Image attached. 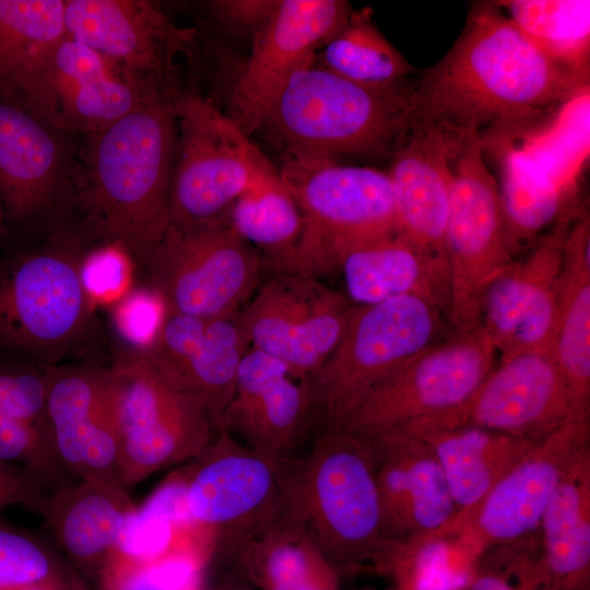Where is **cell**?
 <instances>
[{"mask_svg": "<svg viewBox=\"0 0 590 590\" xmlns=\"http://www.w3.org/2000/svg\"><path fill=\"white\" fill-rule=\"evenodd\" d=\"M588 90L546 58L495 2L469 12L447 54L412 84L422 117L462 134L514 126Z\"/></svg>", "mask_w": 590, "mask_h": 590, "instance_id": "cell-1", "label": "cell"}, {"mask_svg": "<svg viewBox=\"0 0 590 590\" xmlns=\"http://www.w3.org/2000/svg\"><path fill=\"white\" fill-rule=\"evenodd\" d=\"M182 91L155 92L134 110L86 135L72 196L90 232L142 266L169 224V188Z\"/></svg>", "mask_w": 590, "mask_h": 590, "instance_id": "cell-2", "label": "cell"}, {"mask_svg": "<svg viewBox=\"0 0 590 590\" xmlns=\"http://www.w3.org/2000/svg\"><path fill=\"white\" fill-rule=\"evenodd\" d=\"M282 514L298 526L338 575L381 571L387 536L368 439L321 428L312 445L283 463Z\"/></svg>", "mask_w": 590, "mask_h": 590, "instance_id": "cell-3", "label": "cell"}, {"mask_svg": "<svg viewBox=\"0 0 590 590\" xmlns=\"http://www.w3.org/2000/svg\"><path fill=\"white\" fill-rule=\"evenodd\" d=\"M412 84L377 87L312 66L271 105L260 129L285 158L387 160L413 117Z\"/></svg>", "mask_w": 590, "mask_h": 590, "instance_id": "cell-4", "label": "cell"}, {"mask_svg": "<svg viewBox=\"0 0 590 590\" xmlns=\"http://www.w3.org/2000/svg\"><path fill=\"white\" fill-rule=\"evenodd\" d=\"M85 251L66 232L0 260V354L57 365L83 343L92 324L80 279Z\"/></svg>", "mask_w": 590, "mask_h": 590, "instance_id": "cell-5", "label": "cell"}, {"mask_svg": "<svg viewBox=\"0 0 590 590\" xmlns=\"http://www.w3.org/2000/svg\"><path fill=\"white\" fill-rule=\"evenodd\" d=\"M278 170L303 216L292 274L320 279L349 250L398 234L387 172L326 158H284Z\"/></svg>", "mask_w": 590, "mask_h": 590, "instance_id": "cell-6", "label": "cell"}, {"mask_svg": "<svg viewBox=\"0 0 590 590\" xmlns=\"http://www.w3.org/2000/svg\"><path fill=\"white\" fill-rule=\"evenodd\" d=\"M445 317L436 302L418 295L355 306L341 341L312 377L322 428H339L375 386L439 341Z\"/></svg>", "mask_w": 590, "mask_h": 590, "instance_id": "cell-7", "label": "cell"}, {"mask_svg": "<svg viewBox=\"0 0 590 590\" xmlns=\"http://www.w3.org/2000/svg\"><path fill=\"white\" fill-rule=\"evenodd\" d=\"M109 368L120 480L127 489L162 469L194 460L220 432L202 402L169 381L145 352L118 350Z\"/></svg>", "mask_w": 590, "mask_h": 590, "instance_id": "cell-8", "label": "cell"}, {"mask_svg": "<svg viewBox=\"0 0 590 590\" xmlns=\"http://www.w3.org/2000/svg\"><path fill=\"white\" fill-rule=\"evenodd\" d=\"M142 267L167 314L201 318L239 311L264 271L259 252L227 219L169 223Z\"/></svg>", "mask_w": 590, "mask_h": 590, "instance_id": "cell-9", "label": "cell"}, {"mask_svg": "<svg viewBox=\"0 0 590 590\" xmlns=\"http://www.w3.org/2000/svg\"><path fill=\"white\" fill-rule=\"evenodd\" d=\"M169 188V223L226 219L233 203L278 169L211 101L182 92Z\"/></svg>", "mask_w": 590, "mask_h": 590, "instance_id": "cell-10", "label": "cell"}, {"mask_svg": "<svg viewBox=\"0 0 590 590\" xmlns=\"http://www.w3.org/2000/svg\"><path fill=\"white\" fill-rule=\"evenodd\" d=\"M445 249L448 272L447 321L452 332L479 326L482 293L514 258L498 181L485 161L480 134L468 135L452 162Z\"/></svg>", "mask_w": 590, "mask_h": 590, "instance_id": "cell-11", "label": "cell"}, {"mask_svg": "<svg viewBox=\"0 0 590 590\" xmlns=\"http://www.w3.org/2000/svg\"><path fill=\"white\" fill-rule=\"evenodd\" d=\"M481 326L452 332L375 386L339 428L369 438L462 405L496 365Z\"/></svg>", "mask_w": 590, "mask_h": 590, "instance_id": "cell-12", "label": "cell"}, {"mask_svg": "<svg viewBox=\"0 0 590 590\" xmlns=\"http://www.w3.org/2000/svg\"><path fill=\"white\" fill-rule=\"evenodd\" d=\"M189 463L188 511L212 544V562L231 565L238 550L280 511L283 463L250 450L225 430Z\"/></svg>", "mask_w": 590, "mask_h": 590, "instance_id": "cell-13", "label": "cell"}, {"mask_svg": "<svg viewBox=\"0 0 590 590\" xmlns=\"http://www.w3.org/2000/svg\"><path fill=\"white\" fill-rule=\"evenodd\" d=\"M581 420L590 411L576 401L553 352L536 351L499 358L462 405L412 425L475 426L539 441Z\"/></svg>", "mask_w": 590, "mask_h": 590, "instance_id": "cell-14", "label": "cell"}, {"mask_svg": "<svg viewBox=\"0 0 590 590\" xmlns=\"http://www.w3.org/2000/svg\"><path fill=\"white\" fill-rule=\"evenodd\" d=\"M354 305L319 278L274 274L240 309L250 347L310 376L341 341Z\"/></svg>", "mask_w": 590, "mask_h": 590, "instance_id": "cell-15", "label": "cell"}, {"mask_svg": "<svg viewBox=\"0 0 590 590\" xmlns=\"http://www.w3.org/2000/svg\"><path fill=\"white\" fill-rule=\"evenodd\" d=\"M590 447V420L568 423L533 445L463 520L450 522L456 541L475 560L489 548L539 530L566 472Z\"/></svg>", "mask_w": 590, "mask_h": 590, "instance_id": "cell-16", "label": "cell"}, {"mask_svg": "<svg viewBox=\"0 0 590 590\" xmlns=\"http://www.w3.org/2000/svg\"><path fill=\"white\" fill-rule=\"evenodd\" d=\"M177 87L145 84L66 35L43 62L26 110L64 135H90L131 113L155 92Z\"/></svg>", "mask_w": 590, "mask_h": 590, "instance_id": "cell-17", "label": "cell"}, {"mask_svg": "<svg viewBox=\"0 0 590 590\" xmlns=\"http://www.w3.org/2000/svg\"><path fill=\"white\" fill-rule=\"evenodd\" d=\"M353 9L344 0H280L251 43V52L229 97L228 118L247 135L259 130L271 105L320 50Z\"/></svg>", "mask_w": 590, "mask_h": 590, "instance_id": "cell-18", "label": "cell"}, {"mask_svg": "<svg viewBox=\"0 0 590 590\" xmlns=\"http://www.w3.org/2000/svg\"><path fill=\"white\" fill-rule=\"evenodd\" d=\"M64 30L154 86H179L176 61H191L198 44L197 30L176 25L149 0H64Z\"/></svg>", "mask_w": 590, "mask_h": 590, "instance_id": "cell-19", "label": "cell"}, {"mask_svg": "<svg viewBox=\"0 0 590 590\" xmlns=\"http://www.w3.org/2000/svg\"><path fill=\"white\" fill-rule=\"evenodd\" d=\"M468 135L428 120L413 109L387 172L393 189L398 234L447 284L445 235L452 162Z\"/></svg>", "mask_w": 590, "mask_h": 590, "instance_id": "cell-20", "label": "cell"}, {"mask_svg": "<svg viewBox=\"0 0 590 590\" xmlns=\"http://www.w3.org/2000/svg\"><path fill=\"white\" fill-rule=\"evenodd\" d=\"M45 416L54 452L74 480L125 487L109 367L52 365Z\"/></svg>", "mask_w": 590, "mask_h": 590, "instance_id": "cell-21", "label": "cell"}, {"mask_svg": "<svg viewBox=\"0 0 590 590\" xmlns=\"http://www.w3.org/2000/svg\"><path fill=\"white\" fill-rule=\"evenodd\" d=\"M318 418L312 378L249 347L237 371L221 430L279 463L303 452L310 424Z\"/></svg>", "mask_w": 590, "mask_h": 590, "instance_id": "cell-22", "label": "cell"}, {"mask_svg": "<svg viewBox=\"0 0 590 590\" xmlns=\"http://www.w3.org/2000/svg\"><path fill=\"white\" fill-rule=\"evenodd\" d=\"M571 213L523 258L512 259L502 268L482 293L479 326L499 358L523 352H553L563 238Z\"/></svg>", "mask_w": 590, "mask_h": 590, "instance_id": "cell-23", "label": "cell"}, {"mask_svg": "<svg viewBox=\"0 0 590 590\" xmlns=\"http://www.w3.org/2000/svg\"><path fill=\"white\" fill-rule=\"evenodd\" d=\"M249 347L239 310L208 318L167 314L143 352L169 381L202 402L221 430Z\"/></svg>", "mask_w": 590, "mask_h": 590, "instance_id": "cell-24", "label": "cell"}, {"mask_svg": "<svg viewBox=\"0 0 590 590\" xmlns=\"http://www.w3.org/2000/svg\"><path fill=\"white\" fill-rule=\"evenodd\" d=\"M368 439L390 541L442 530L457 509L440 464L418 437L393 429Z\"/></svg>", "mask_w": 590, "mask_h": 590, "instance_id": "cell-25", "label": "cell"}, {"mask_svg": "<svg viewBox=\"0 0 590 590\" xmlns=\"http://www.w3.org/2000/svg\"><path fill=\"white\" fill-rule=\"evenodd\" d=\"M67 137L0 97V198L12 220L28 221L72 194L76 160Z\"/></svg>", "mask_w": 590, "mask_h": 590, "instance_id": "cell-26", "label": "cell"}, {"mask_svg": "<svg viewBox=\"0 0 590 590\" xmlns=\"http://www.w3.org/2000/svg\"><path fill=\"white\" fill-rule=\"evenodd\" d=\"M190 463L169 474L128 517L98 579L116 576L168 555L197 552L212 563L213 547L192 520L186 499Z\"/></svg>", "mask_w": 590, "mask_h": 590, "instance_id": "cell-27", "label": "cell"}, {"mask_svg": "<svg viewBox=\"0 0 590 590\" xmlns=\"http://www.w3.org/2000/svg\"><path fill=\"white\" fill-rule=\"evenodd\" d=\"M135 506L122 486L78 480L48 493L42 517L71 562L98 575Z\"/></svg>", "mask_w": 590, "mask_h": 590, "instance_id": "cell-28", "label": "cell"}, {"mask_svg": "<svg viewBox=\"0 0 590 590\" xmlns=\"http://www.w3.org/2000/svg\"><path fill=\"white\" fill-rule=\"evenodd\" d=\"M398 429L421 438L434 453L457 509L453 522L465 519L497 481L538 442L475 426L417 424Z\"/></svg>", "mask_w": 590, "mask_h": 590, "instance_id": "cell-29", "label": "cell"}, {"mask_svg": "<svg viewBox=\"0 0 590 590\" xmlns=\"http://www.w3.org/2000/svg\"><path fill=\"white\" fill-rule=\"evenodd\" d=\"M553 354L581 408L590 411V219L574 210L563 238Z\"/></svg>", "mask_w": 590, "mask_h": 590, "instance_id": "cell-30", "label": "cell"}, {"mask_svg": "<svg viewBox=\"0 0 590 590\" xmlns=\"http://www.w3.org/2000/svg\"><path fill=\"white\" fill-rule=\"evenodd\" d=\"M343 293L354 306H368L405 295L436 302L448 312V284L399 234L345 252L338 262Z\"/></svg>", "mask_w": 590, "mask_h": 590, "instance_id": "cell-31", "label": "cell"}, {"mask_svg": "<svg viewBox=\"0 0 590 590\" xmlns=\"http://www.w3.org/2000/svg\"><path fill=\"white\" fill-rule=\"evenodd\" d=\"M538 531L550 590H589L590 447L566 472Z\"/></svg>", "mask_w": 590, "mask_h": 590, "instance_id": "cell-32", "label": "cell"}, {"mask_svg": "<svg viewBox=\"0 0 590 590\" xmlns=\"http://www.w3.org/2000/svg\"><path fill=\"white\" fill-rule=\"evenodd\" d=\"M231 566L260 590H339V575L281 511L236 553Z\"/></svg>", "mask_w": 590, "mask_h": 590, "instance_id": "cell-33", "label": "cell"}, {"mask_svg": "<svg viewBox=\"0 0 590 590\" xmlns=\"http://www.w3.org/2000/svg\"><path fill=\"white\" fill-rule=\"evenodd\" d=\"M64 36V0H0V97L26 109L43 62Z\"/></svg>", "mask_w": 590, "mask_h": 590, "instance_id": "cell-34", "label": "cell"}, {"mask_svg": "<svg viewBox=\"0 0 590 590\" xmlns=\"http://www.w3.org/2000/svg\"><path fill=\"white\" fill-rule=\"evenodd\" d=\"M226 219L234 231L259 252L270 275L292 274L303 216L279 170L244 192L233 203Z\"/></svg>", "mask_w": 590, "mask_h": 590, "instance_id": "cell-35", "label": "cell"}, {"mask_svg": "<svg viewBox=\"0 0 590 590\" xmlns=\"http://www.w3.org/2000/svg\"><path fill=\"white\" fill-rule=\"evenodd\" d=\"M496 3L546 58L589 86V0H508Z\"/></svg>", "mask_w": 590, "mask_h": 590, "instance_id": "cell-36", "label": "cell"}, {"mask_svg": "<svg viewBox=\"0 0 590 590\" xmlns=\"http://www.w3.org/2000/svg\"><path fill=\"white\" fill-rule=\"evenodd\" d=\"M499 192L512 252L563 212L566 191L524 152L504 145Z\"/></svg>", "mask_w": 590, "mask_h": 590, "instance_id": "cell-37", "label": "cell"}, {"mask_svg": "<svg viewBox=\"0 0 590 590\" xmlns=\"http://www.w3.org/2000/svg\"><path fill=\"white\" fill-rule=\"evenodd\" d=\"M322 68L367 86H390L417 72L371 20L368 9L352 11L321 48Z\"/></svg>", "mask_w": 590, "mask_h": 590, "instance_id": "cell-38", "label": "cell"}, {"mask_svg": "<svg viewBox=\"0 0 590 590\" xmlns=\"http://www.w3.org/2000/svg\"><path fill=\"white\" fill-rule=\"evenodd\" d=\"M477 566L452 535L440 530L393 541L381 571L393 577L397 590H467Z\"/></svg>", "mask_w": 590, "mask_h": 590, "instance_id": "cell-39", "label": "cell"}, {"mask_svg": "<svg viewBox=\"0 0 590 590\" xmlns=\"http://www.w3.org/2000/svg\"><path fill=\"white\" fill-rule=\"evenodd\" d=\"M532 535L485 552L467 590H550L540 542L533 546Z\"/></svg>", "mask_w": 590, "mask_h": 590, "instance_id": "cell-40", "label": "cell"}, {"mask_svg": "<svg viewBox=\"0 0 590 590\" xmlns=\"http://www.w3.org/2000/svg\"><path fill=\"white\" fill-rule=\"evenodd\" d=\"M0 421L46 425L45 406L52 365L1 354Z\"/></svg>", "mask_w": 590, "mask_h": 590, "instance_id": "cell-41", "label": "cell"}, {"mask_svg": "<svg viewBox=\"0 0 590 590\" xmlns=\"http://www.w3.org/2000/svg\"><path fill=\"white\" fill-rule=\"evenodd\" d=\"M61 567L42 541L0 520V590H15L34 583Z\"/></svg>", "mask_w": 590, "mask_h": 590, "instance_id": "cell-42", "label": "cell"}, {"mask_svg": "<svg viewBox=\"0 0 590 590\" xmlns=\"http://www.w3.org/2000/svg\"><path fill=\"white\" fill-rule=\"evenodd\" d=\"M167 310L150 286L129 290L111 310L113 323L126 347L145 351L153 343Z\"/></svg>", "mask_w": 590, "mask_h": 590, "instance_id": "cell-43", "label": "cell"}, {"mask_svg": "<svg viewBox=\"0 0 590 590\" xmlns=\"http://www.w3.org/2000/svg\"><path fill=\"white\" fill-rule=\"evenodd\" d=\"M131 257L119 246L104 243L86 250L80 263V279L91 304L117 302L128 290Z\"/></svg>", "mask_w": 590, "mask_h": 590, "instance_id": "cell-44", "label": "cell"}, {"mask_svg": "<svg viewBox=\"0 0 590 590\" xmlns=\"http://www.w3.org/2000/svg\"><path fill=\"white\" fill-rule=\"evenodd\" d=\"M280 0H211L206 12L224 33L243 40H252L269 22Z\"/></svg>", "mask_w": 590, "mask_h": 590, "instance_id": "cell-45", "label": "cell"}, {"mask_svg": "<svg viewBox=\"0 0 590 590\" xmlns=\"http://www.w3.org/2000/svg\"><path fill=\"white\" fill-rule=\"evenodd\" d=\"M47 496L48 491L26 470L0 461V511L21 506L42 517Z\"/></svg>", "mask_w": 590, "mask_h": 590, "instance_id": "cell-46", "label": "cell"}, {"mask_svg": "<svg viewBox=\"0 0 590 590\" xmlns=\"http://www.w3.org/2000/svg\"><path fill=\"white\" fill-rule=\"evenodd\" d=\"M15 590H88L82 578L62 566L51 576Z\"/></svg>", "mask_w": 590, "mask_h": 590, "instance_id": "cell-47", "label": "cell"}, {"mask_svg": "<svg viewBox=\"0 0 590 590\" xmlns=\"http://www.w3.org/2000/svg\"><path fill=\"white\" fill-rule=\"evenodd\" d=\"M215 590H250V588L236 573H229L224 576Z\"/></svg>", "mask_w": 590, "mask_h": 590, "instance_id": "cell-48", "label": "cell"}, {"mask_svg": "<svg viewBox=\"0 0 590 590\" xmlns=\"http://www.w3.org/2000/svg\"><path fill=\"white\" fill-rule=\"evenodd\" d=\"M2 212H3V205H2L1 198H0V224H1V219H2Z\"/></svg>", "mask_w": 590, "mask_h": 590, "instance_id": "cell-49", "label": "cell"}, {"mask_svg": "<svg viewBox=\"0 0 590 590\" xmlns=\"http://www.w3.org/2000/svg\"><path fill=\"white\" fill-rule=\"evenodd\" d=\"M192 590H204V589H202L201 587H198V588H194Z\"/></svg>", "mask_w": 590, "mask_h": 590, "instance_id": "cell-50", "label": "cell"}]
</instances>
